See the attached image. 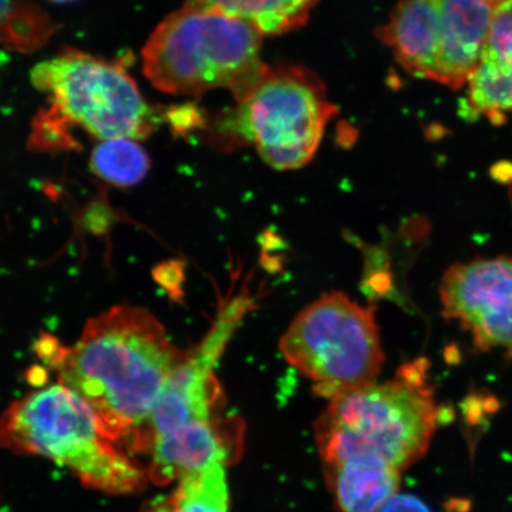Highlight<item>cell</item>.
<instances>
[{"label": "cell", "instance_id": "cell-6", "mask_svg": "<svg viewBox=\"0 0 512 512\" xmlns=\"http://www.w3.org/2000/svg\"><path fill=\"white\" fill-rule=\"evenodd\" d=\"M223 126L235 139L253 143L275 170H297L315 157L336 112L322 80L298 66H266Z\"/></svg>", "mask_w": 512, "mask_h": 512}, {"label": "cell", "instance_id": "cell-15", "mask_svg": "<svg viewBox=\"0 0 512 512\" xmlns=\"http://www.w3.org/2000/svg\"><path fill=\"white\" fill-rule=\"evenodd\" d=\"M34 11L19 9L16 0H0V37L18 47H30L40 40Z\"/></svg>", "mask_w": 512, "mask_h": 512}, {"label": "cell", "instance_id": "cell-1", "mask_svg": "<svg viewBox=\"0 0 512 512\" xmlns=\"http://www.w3.org/2000/svg\"><path fill=\"white\" fill-rule=\"evenodd\" d=\"M185 352L142 307L119 305L89 319L73 348L44 361L128 453H145L153 406Z\"/></svg>", "mask_w": 512, "mask_h": 512}, {"label": "cell", "instance_id": "cell-3", "mask_svg": "<svg viewBox=\"0 0 512 512\" xmlns=\"http://www.w3.org/2000/svg\"><path fill=\"white\" fill-rule=\"evenodd\" d=\"M0 445L55 460L88 488L105 494H133L149 480L146 469L106 433L86 401L61 383L6 409Z\"/></svg>", "mask_w": 512, "mask_h": 512}, {"label": "cell", "instance_id": "cell-13", "mask_svg": "<svg viewBox=\"0 0 512 512\" xmlns=\"http://www.w3.org/2000/svg\"><path fill=\"white\" fill-rule=\"evenodd\" d=\"M92 169L104 181L117 187H132L150 170V158L142 146L130 138L104 140L95 147Z\"/></svg>", "mask_w": 512, "mask_h": 512}, {"label": "cell", "instance_id": "cell-9", "mask_svg": "<svg viewBox=\"0 0 512 512\" xmlns=\"http://www.w3.org/2000/svg\"><path fill=\"white\" fill-rule=\"evenodd\" d=\"M440 302L478 351L512 361V256L453 265L441 280Z\"/></svg>", "mask_w": 512, "mask_h": 512}, {"label": "cell", "instance_id": "cell-7", "mask_svg": "<svg viewBox=\"0 0 512 512\" xmlns=\"http://www.w3.org/2000/svg\"><path fill=\"white\" fill-rule=\"evenodd\" d=\"M285 360L315 383L316 393L332 399L374 382L384 362L373 307L347 294H323L305 307L280 339Z\"/></svg>", "mask_w": 512, "mask_h": 512}, {"label": "cell", "instance_id": "cell-14", "mask_svg": "<svg viewBox=\"0 0 512 512\" xmlns=\"http://www.w3.org/2000/svg\"><path fill=\"white\" fill-rule=\"evenodd\" d=\"M168 512H229V490L224 466L216 465L179 480L169 501Z\"/></svg>", "mask_w": 512, "mask_h": 512}, {"label": "cell", "instance_id": "cell-17", "mask_svg": "<svg viewBox=\"0 0 512 512\" xmlns=\"http://www.w3.org/2000/svg\"><path fill=\"white\" fill-rule=\"evenodd\" d=\"M379 512H431L420 498L413 495H394Z\"/></svg>", "mask_w": 512, "mask_h": 512}, {"label": "cell", "instance_id": "cell-19", "mask_svg": "<svg viewBox=\"0 0 512 512\" xmlns=\"http://www.w3.org/2000/svg\"><path fill=\"white\" fill-rule=\"evenodd\" d=\"M0 67H2V59H0Z\"/></svg>", "mask_w": 512, "mask_h": 512}, {"label": "cell", "instance_id": "cell-20", "mask_svg": "<svg viewBox=\"0 0 512 512\" xmlns=\"http://www.w3.org/2000/svg\"><path fill=\"white\" fill-rule=\"evenodd\" d=\"M162 510H163L164 512H168V511H166L164 508H162Z\"/></svg>", "mask_w": 512, "mask_h": 512}, {"label": "cell", "instance_id": "cell-2", "mask_svg": "<svg viewBox=\"0 0 512 512\" xmlns=\"http://www.w3.org/2000/svg\"><path fill=\"white\" fill-rule=\"evenodd\" d=\"M438 424L428 381V361L419 358L392 380L338 394L316 425L323 463L369 451L405 470L425 456Z\"/></svg>", "mask_w": 512, "mask_h": 512}, {"label": "cell", "instance_id": "cell-5", "mask_svg": "<svg viewBox=\"0 0 512 512\" xmlns=\"http://www.w3.org/2000/svg\"><path fill=\"white\" fill-rule=\"evenodd\" d=\"M31 82L46 93L50 108L36 125L68 137L69 125L104 140L143 139L155 130L152 108L137 83L113 62L68 49L31 70Z\"/></svg>", "mask_w": 512, "mask_h": 512}, {"label": "cell", "instance_id": "cell-16", "mask_svg": "<svg viewBox=\"0 0 512 512\" xmlns=\"http://www.w3.org/2000/svg\"><path fill=\"white\" fill-rule=\"evenodd\" d=\"M152 274L157 283L168 290L171 296H179L183 279L181 262H164V264L156 267Z\"/></svg>", "mask_w": 512, "mask_h": 512}, {"label": "cell", "instance_id": "cell-4", "mask_svg": "<svg viewBox=\"0 0 512 512\" xmlns=\"http://www.w3.org/2000/svg\"><path fill=\"white\" fill-rule=\"evenodd\" d=\"M262 38L240 19L187 4L152 32L143 50L144 74L165 93L200 95L227 89L238 101L266 68Z\"/></svg>", "mask_w": 512, "mask_h": 512}, {"label": "cell", "instance_id": "cell-18", "mask_svg": "<svg viewBox=\"0 0 512 512\" xmlns=\"http://www.w3.org/2000/svg\"><path fill=\"white\" fill-rule=\"evenodd\" d=\"M51 2H56V3H67V2H73V0H51Z\"/></svg>", "mask_w": 512, "mask_h": 512}, {"label": "cell", "instance_id": "cell-12", "mask_svg": "<svg viewBox=\"0 0 512 512\" xmlns=\"http://www.w3.org/2000/svg\"><path fill=\"white\" fill-rule=\"evenodd\" d=\"M318 0H189L195 8L219 12L251 24L264 36L302 28Z\"/></svg>", "mask_w": 512, "mask_h": 512}, {"label": "cell", "instance_id": "cell-8", "mask_svg": "<svg viewBox=\"0 0 512 512\" xmlns=\"http://www.w3.org/2000/svg\"><path fill=\"white\" fill-rule=\"evenodd\" d=\"M498 0H411L408 36L428 79L462 88L482 59Z\"/></svg>", "mask_w": 512, "mask_h": 512}, {"label": "cell", "instance_id": "cell-11", "mask_svg": "<svg viewBox=\"0 0 512 512\" xmlns=\"http://www.w3.org/2000/svg\"><path fill=\"white\" fill-rule=\"evenodd\" d=\"M336 507L341 512H379L396 495L401 470L379 454L356 451L324 463Z\"/></svg>", "mask_w": 512, "mask_h": 512}, {"label": "cell", "instance_id": "cell-10", "mask_svg": "<svg viewBox=\"0 0 512 512\" xmlns=\"http://www.w3.org/2000/svg\"><path fill=\"white\" fill-rule=\"evenodd\" d=\"M467 83L466 118L501 124L512 113V0H498L482 59Z\"/></svg>", "mask_w": 512, "mask_h": 512}]
</instances>
